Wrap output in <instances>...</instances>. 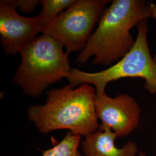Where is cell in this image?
<instances>
[{"label": "cell", "mask_w": 156, "mask_h": 156, "mask_svg": "<svg viewBox=\"0 0 156 156\" xmlns=\"http://www.w3.org/2000/svg\"><path fill=\"white\" fill-rule=\"evenodd\" d=\"M155 94H156V93H155Z\"/></svg>", "instance_id": "cell-14"}, {"label": "cell", "mask_w": 156, "mask_h": 156, "mask_svg": "<svg viewBox=\"0 0 156 156\" xmlns=\"http://www.w3.org/2000/svg\"><path fill=\"white\" fill-rule=\"evenodd\" d=\"M149 4L151 11V17H153L156 21V3H150ZM153 59L156 64V52L155 55L153 57Z\"/></svg>", "instance_id": "cell-12"}, {"label": "cell", "mask_w": 156, "mask_h": 156, "mask_svg": "<svg viewBox=\"0 0 156 156\" xmlns=\"http://www.w3.org/2000/svg\"><path fill=\"white\" fill-rule=\"evenodd\" d=\"M151 17L149 4L143 0H114L106 8L76 62L112 66L127 54L135 40L130 33L135 26Z\"/></svg>", "instance_id": "cell-1"}, {"label": "cell", "mask_w": 156, "mask_h": 156, "mask_svg": "<svg viewBox=\"0 0 156 156\" xmlns=\"http://www.w3.org/2000/svg\"><path fill=\"white\" fill-rule=\"evenodd\" d=\"M12 4L23 13H30L40 4L39 0H10Z\"/></svg>", "instance_id": "cell-11"}, {"label": "cell", "mask_w": 156, "mask_h": 156, "mask_svg": "<svg viewBox=\"0 0 156 156\" xmlns=\"http://www.w3.org/2000/svg\"><path fill=\"white\" fill-rule=\"evenodd\" d=\"M146 20L138 25V34L133 47L119 61L103 71L87 73L72 68L67 78L73 87L83 84L94 86L96 92L105 91L109 83L126 78H140L145 80V88L156 93V64L148 46Z\"/></svg>", "instance_id": "cell-4"}, {"label": "cell", "mask_w": 156, "mask_h": 156, "mask_svg": "<svg viewBox=\"0 0 156 156\" xmlns=\"http://www.w3.org/2000/svg\"><path fill=\"white\" fill-rule=\"evenodd\" d=\"M82 156V155H81V156Z\"/></svg>", "instance_id": "cell-15"}, {"label": "cell", "mask_w": 156, "mask_h": 156, "mask_svg": "<svg viewBox=\"0 0 156 156\" xmlns=\"http://www.w3.org/2000/svg\"><path fill=\"white\" fill-rule=\"evenodd\" d=\"M64 48L49 35L42 34L20 53L22 59L13 82L25 94L41 96L51 84L70 75L69 55Z\"/></svg>", "instance_id": "cell-3"}, {"label": "cell", "mask_w": 156, "mask_h": 156, "mask_svg": "<svg viewBox=\"0 0 156 156\" xmlns=\"http://www.w3.org/2000/svg\"><path fill=\"white\" fill-rule=\"evenodd\" d=\"M138 156H146V155L145 154V153H142V152H140L139 153V154L138 155Z\"/></svg>", "instance_id": "cell-13"}, {"label": "cell", "mask_w": 156, "mask_h": 156, "mask_svg": "<svg viewBox=\"0 0 156 156\" xmlns=\"http://www.w3.org/2000/svg\"><path fill=\"white\" fill-rule=\"evenodd\" d=\"M44 33L37 17L22 16L10 0L1 1L0 41L6 54L20 53L38 34Z\"/></svg>", "instance_id": "cell-7"}, {"label": "cell", "mask_w": 156, "mask_h": 156, "mask_svg": "<svg viewBox=\"0 0 156 156\" xmlns=\"http://www.w3.org/2000/svg\"><path fill=\"white\" fill-rule=\"evenodd\" d=\"M94 87L83 84L77 88L71 84L46 91L43 105H34L28 110L29 120L42 133L68 129L80 136L93 133L100 124L95 109Z\"/></svg>", "instance_id": "cell-2"}, {"label": "cell", "mask_w": 156, "mask_h": 156, "mask_svg": "<svg viewBox=\"0 0 156 156\" xmlns=\"http://www.w3.org/2000/svg\"><path fill=\"white\" fill-rule=\"evenodd\" d=\"M80 140L81 136L68 131L58 144L42 151V156H80L78 151Z\"/></svg>", "instance_id": "cell-10"}, {"label": "cell", "mask_w": 156, "mask_h": 156, "mask_svg": "<svg viewBox=\"0 0 156 156\" xmlns=\"http://www.w3.org/2000/svg\"><path fill=\"white\" fill-rule=\"evenodd\" d=\"M108 0H76L51 22L44 33L61 43L68 55L81 51L99 22ZM43 33V34H44Z\"/></svg>", "instance_id": "cell-5"}, {"label": "cell", "mask_w": 156, "mask_h": 156, "mask_svg": "<svg viewBox=\"0 0 156 156\" xmlns=\"http://www.w3.org/2000/svg\"><path fill=\"white\" fill-rule=\"evenodd\" d=\"M95 109L100 127L109 128L117 137L128 136L139 126L141 109L133 97L123 94L112 98L105 91L96 92Z\"/></svg>", "instance_id": "cell-6"}, {"label": "cell", "mask_w": 156, "mask_h": 156, "mask_svg": "<svg viewBox=\"0 0 156 156\" xmlns=\"http://www.w3.org/2000/svg\"><path fill=\"white\" fill-rule=\"evenodd\" d=\"M76 0H41L42 11L37 16L44 33L51 22L60 13L72 5Z\"/></svg>", "instance_id": "cell-9"}, {"label": "cell", "mask_w": 156, "mask_h": 156, "mask_svg": "<svg viewBox=\"0 0 156 156\" xmlns=\"http://www.w3.org/2000/svg\"><path fill=\"white\" fill-rule=\"evenodd\" d=\"M81 141L84 156H136L138 147L129 141L122 148L115 145L117 135L109 128L99 127L93 133L86 135Z\"/></svg>", "instance_id": "cell-8"}]
</instances>
